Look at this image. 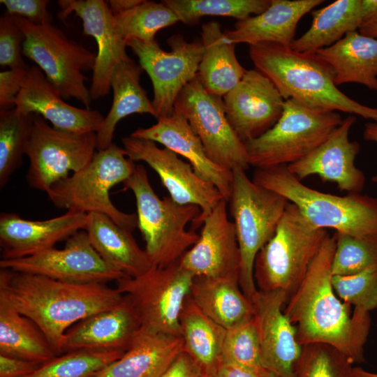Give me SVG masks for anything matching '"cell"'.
Instances as JSON below:
<instances>
[{
    "mask_svg": "<svg viewBox=\"0 0 377 377\" xmlns=\"http://www.w3.org/2000/svg\"><path fill=\"white\" fill-rule=\"evenodd\" d=\"M335 234L330 235L309 266L301 284L283 307L295 327L301 345H330L353 363L364 361V346L370 328L369 313L353 310L334 292L332 263Z\"/></svg>",
    "mask_w": 377,
    "mask_h": 377,
    "instance_id": "cell-1",
    "label": "cell"
},
{
    "mask_svg": "<svg viewBox=\"0 0 377 377\" xmlns=\"http://www.w3.org/2000/svg\"><path fill=\"white\" fill-rule=\"evenodd\" d=\"M104 283H76L46 276L0 270V300L31 319L56 355L63 353L66 331L78 321L112 308L124 299Z\"/></svg>",
    "mask_w": 377,
    "mask_h": 377,
    "instance_id": "cell-2",
    "label": "cell"
},
{
    "mask_svg": "<svg viewBox=\"0 0 377 377\" xmlns=\"http://www.w3.org/2000/svg\"><path fill=\"white\" fill-rule=\"evenodd\" d=\"M255 68L266 75L285 101L293 99L320 112L340 111L377 123V108L363 105L340 91L332 67L316 53H302L273 43L249 45Z\"/></svg>",
    "mask_w": 377,
    "mask_h": 377,
    "instance_id": "cell-3",
    "label": "cell"
},
{
    "mask_svg": "<svg viewBox=\"0 0 377 377\" xmlns=\"http://www.w3.org/2000/svg\"><path fill=\"white\" fill-rule=\"evenodd\" d=\"M252 181L285 197L317 228H332L355 237L377 235V198L317 191L296 178L287 165L256 168Z\"/></svg>",
    "mask_w": 377,
    "mask_h": 377,
    "instance_id": "cell-4",
    "label": "cell"
},
{
    "mask_svg": "<svg viewBox=\"0 0 377 377\" xmlns=\"http://www.w3.org/2000/svg\"><path fill=\"white\" fill-rule=\"evenodd\" d=\"M328 235L326 229L312 226L289 202L274 235L256 255L253 277L257 289L283 291L288 300Z\"/></svg>",
    "mask_w": 377,
    "mask_h": 377,
    "instance_id": "cell-5",
    "label": "cell"
},
{
    "mask_svg": "<svg viewBox=\"0 0 377 377\" xmlns=\"http://www.w3.org/2000/svg\"><path fill=\"white\" fill-rule=\"evenodd\" d=\"M123 184L124 190H130L135 196L138 228L153 265L165 267L179 261L199 238V234L188 230L186 226L198 219L200 209L177 203L170 196L160 198L140 164Z\"/></svg>",
    "mask_w": 377,
    "mask_h": 377,
    "instance_id": "cell-6",
    "label": "cell"
},
{
    "mask_svg": "<svg viewBox=\"0 0 377 377\" xmlns=\"http://www.w3.org/2000/svg\"><path fill=\"white\" fill-rule=\"evenodd\" d=\"M135 165L125 149L112 142L106 149L95 152L84 168L54 184L46 193L57 208L103 214L132 232L138 228L136 214L125 213L117 208L110 200V191L124 183Z\"/></svg>",
    "mask_w": 377,
    "mask_h": 377,
    "instance_id": "cell-7",
    "label": "cell"
},
{
    "mask_svg": "<svg viewBox=\"0 0 377 377\" xmlns=\"http://www.w3.org/2000/svg\"><path fill=\"white\" fill-rule=\"evenodd\" d=\"M232 172L228 199L240 253L239 282L251 302L258 292L253 266L257 253L274 235L289 201L254 183L245 170Z\"/></svg>",
    "mask_w": 377,
    "mask_h": 377,
    "instance_id": "cell-8",
    "label": "cell"
},
{
    "mask_svg": "<svg viewBox=\"0 0 377 377\" xmlns=\"http://www.w3.org/2000/svg\"><path fill=\"white\" fill-rule=\"evenodd\" d=\"M343 120L337 112H320L286 100L279 121L244 143L249 164L258 168L295 163L322 144Z\"/></svg>",
    "mask_w": 377,
    "mask_h": 377,
    "instance_id": "cell-9",
    "label": "cell"
},
{
    "mask_svg": "<svg viewBox=\"0 0 377 377\" xmlns=\"http://www.w3.org/2000/svg\"><path fill=\"white\" fill-rule=\"evenodd\" d=\"M13 16L25 37L23 55L36 64L63 98H75L89 108L92 99L83 71L94 69L96 53L68 38L52 23L35 24Z\"/></svg>",
    "mask_w": 377,
    "mask_h": 377,
    "instance_id": "cell-10",
    "label": "cell"
},
{
    "mask_svg": "<svg viewBox=\"0 0 377 377\" xmlns=\"http://www.w3.org/2000/svg\"><path fill=\"white\" fill-rule=\"evenodd\" d=\"M194 277L177 261L153 266L138 276H124L116 288L133 304L141 327L181 337L179 316Z\"/></svg>",
    "mask_w": 377,
    "mask_h": 377,
    "instance_id": "cell-11",
    "label": "cell"
},
{
    "mask_svg": "<svg viewBox=\"0 0 377 377\" xmlns=\"http://www.w3.org/2000/svg\"><path fill=\"white\" fill-rule=\"evenodd\" d=\"M174 110L187 119L214 163L231 172L249 168L246 145L227 119L223 97L208 92L198 75L180 91Z\"/></svg>",
    "mask_w": 377,
    "mask_h": 377,
    "instance_id": "cell-12",
    "label": "cell"
},
{
    "mask_svg": "<svg viewBox=\"0 0 377 377\" xmlns=\"http://www.w3.org/2000/svg\"><path fill=\"white\" fill-rule=\"evenodd\" d=\"M96 149V133H73L55 129L34 114L25 155L29 158L26 179L34 189L47 192L54 184L84 168Z\"/></svg>",
    "mask_w": 377,
    "mask_h": 377,
    "instance_id": "cell-13",
    "label": "cell"
},
{
    "mask_svg": "<svg viewBox=\"0 0 377 377\" xmlns=\"http://www.w3.org/2000/svg\"><path fill=\"white\" fill-rule=\"evenodd\" d=\"M170 52L164 51L154 40L126 41L138 57L139 64L149 76L153 86L152 105L157 119L170 116L176 98L182 89L198 75L203 54L202 41L188 42L183 36H170Z\"/></svg>",
    "mask_w": 377,
    "mask_h": 377,
    "instance_id": "cell-14",
    "label": "cell"
},
{
    "mask_svg": "<svg viewBox=\"0 0 377 377\" xmlns=\"http://www.w3.org/2000/svg\"><path fill=\"white\" fill-rule=\"evenodd\" d=\"M0 267L76 283H107L126 276L103 260L84 230L67 239L63 249L54 247L24 258L1 259Z\"/></svg>",
    "mask_w": 377,
    "mask_h": 377,
    "instance_id": "cell-15",
    "label": "cell"
},
{
    "mask_svg": "<svg viewBox=\"0 0 377 377\" xmlns=\"http://www.w3.org/2000/svg\"><path fill=\"white\" fill-rule=\"evenodd\" d=\"M123 148L132 161H143L158 175L170 197L183 205H196L201 211L193 223L197 228L212 212L223 195L210 182L201 179L191 165L182 160L168 148H160L156 143L128 136L122 139Z\"/></svg>",
    "mask_w": 377,
    "mask_h": 377,
    "instance_id": "cell-16",
    "label": "cell"
},
{
    "mask_svg": "<svg viewBox=\"0 0 377 377\" xmlns=\"http://www.w3.org/2000/svg\"><path fill=\"white\" fill-rule=\"evenodd\" d=\"M227 119L246 143L269 130L282 115L285 100L274 83L256 68L223 97Z\"/></svg>",
    "mask_w": 377,
    "mask_h": 377,
    "instance_id": "cell-17",
    "label": "cell"
},
{
    "mask_svg": "<svg viewBox=\"0 0 377 377\" xmlns=\"http://www.w3.org/2000/svg\"><path fill=\"white\" fill-rule=\"evenodd\" d=\"M57 3L61 8V19L75 14L82 22L84 34L95 39L98 52L89 92L92 100L105 96L111 89V77L115 66L130 58L126 53V42L115 25L107 1L59 0Z\"/></svg>",
    "mask_w": 377,
    "mask_h": 377,
    "instance_id": "cell-18",
    "label": "cell"
},
{
    "mask_svg": "<svg viewBox=\"0 0 377 377\" xmlns=\"http://www.w3.org/2000/svg\"><path fill=\"white\" fill-rule=\"evenodd\" d=\"M287 297L283 291L258 292L251 302L260 350L262 367L279 377H293L302 348L295 327L283 312Z\"/></svg>",
    "mask_w": 377,
    "mask_h": 377,
    "instance_id": "cell-19",
    "label": "cell"
},
{
    "mask_svg": "<svg viewBox=\"0 0 377 377\" xmlns=\"http://www.w3.org/2000/svg\"><path fill=\"white\" fill-rule=\"evenodd\" d=\"M227 203L221 199L204 219L197 242L179 260L194 276L239 278L240 253Z\"/></svg>",
    "mask_w": 377,
    "mask_h": 377,
    "instance_id": "cell-20",
    "label": "cell"
},
{
    "mask_svg": "<svg viewBox=\"0 0 377 377\" xmlns=\"http://www.w3.org/2000/svg\"><path fill=\"white\" fill-rule=\"evenodd\" d=\"M356 121L348 115L318 147L287 168L296 178L302 179L317 175L323 182L335 183L341 191L361 193L365 184L363 172L355 165L360 144L349 140V132Z\"/></svg>",
    "mask_w": 377,
    "mask_h": 377,
    "instance_id": "cell-21",
    "label": "cell"
},
{
    "mask_svg": "<svg viewBox=\"0 0 377 377\" xmlns=\"http://www.w3.org/2000/svg\"><path fill=\"white\" fill-rule=\"evenodd\" d=\"M14 108L25 115L41 116L55 129L80 133H96L105 117L96 110L80 108L66 103L37 66L29 67Z\"/></svg>",
    "mask_w": 377,
    "mask_h": 377,
    "instance_id": "cell-22",
    "label": "cell"
},
{
    "mask_svg": "<svg viewBox=\"0 0 377 377\" xmlns=\"http://www.w3.org/2000/svg\"><path fill=\"white\" fill-rule=\"evenodd\" d=\"M87 214L68 210L65 214L42 221L22 218L13 212L0 215L1 259L30 256L54 248L84 230Z\"/></svg>",
    "mask_w": 377,
    "mask_h": 377,
    "instance_id": "cell-23",
    "label": "cell"
},
{
    "mask_svg": "<svg viewBox=\"0 0 377 377\" xmlns=\"http://www.w3.org/2000/svg\"><path fill=\"white\" fill-rule=\"evenodd\" d=\"M131 137L158 142L184 157L195 173L203 180L214 184L228 201L232 181V172L214 163L207 156L204 147L191 128L187 119L179 112L165 117L148 128H138Z\"/></svg>",
    "mask_w": 377,
    "mask_h": 377,
    "instance_id": "cell-24",
    "label": "cell"
},
{
    "mask_svg": "<svg viewBox=\"0 0 377 377\" xmlns=\"http://www.w3.org/2000/svg\"><path fill=\"white\" fill-rule=\"evenodd\" d=\"M140 327L135 308L124 296L115 306L71 326L65 334L63 353L77 350L125 352Z\"/></svg>",
    "mask_w": 377,
    "mask_h": 377,
    "instance_id": "cell-25",
    "label": "cell"
},
{
    "mask_svg": "<svg viewBox=\"0 0 377 377\" xmlns=\"http://www.w3.org/2000/svg\"><path fill=\"white\" fill-rule=\"evenodd\" d=\"M323 0H271L262 13L237 21L234 29L224 31L231 43H273L290 47L301 18Z\"/></svg>",
    "mask_w": 377,
    "mask_h": 377,
    "instance_id": "cell-26",
    "label": "cell"
},
{
    "mask_svg": "<svg viewBox=\"0 0 377 377\" xmlns=\"http://www.w3.org/2000/svg\"><path fill=\"white\" fill-rule=\"evenodd\" d=\"M182 350L181 337L141 327L124 354L93 377H161Z\"/></svg>",
    "mask_w": 377,
    "mask_h": 377,
    "instance_id": "cell-27",
    "label": "cell"
},
{
    "mask_svg": "<svg viewBox=\"0 0 377 377\" xmlns=\"http://www.w3.org/2000/svg\"><path fill=\"white\" fill-rule=\"evenodd\" d=\"M84 230L103 260L125 276H140L154 266L132 232L119 226L108 216L88 213Z\"/></svg>",
    "mask_w": 377,
    "mask_h": 377,
    "instance_id": "cell-28",
    "label": "cell"
},
{
    "mask_svg": "<svg viewBox=\"0 0 377 377\" xmlns=\"http://www.w3.org/2000/svg\"><path fill=\"white\" fill-rule=\"evenodd\" d=\"M189 296L200 309L228 330L253 318V306L236 276H195Z\"/></svg>",
    "mask_w": 377,
    "mask_h": 377,
    "instance_id": "cell-29",
    "label": "cell"
},
{
    "mask_svg": "<svg viewBox=\"0 0 377 377\" xmlns=\"http://www.w3.org/2000/svg\"><path fill=\"white\" fill-rule=\"evenodd\" d=\"M316 53L332 67L337 86L358 83L377 91V38L352 31Z\"/></svg>",
    "mask_w": 377,
    "mask_h": 377,
    "instance_id": "cell-30",
    "label": "cell"
},
{
    "mask_svg": "<svg viewBox=\"0 0 377 377\" xmlns=\"http://www.w3.org/2000/svg\"><path fill=\"white\" fill-rule=\"evenodd\" d=\"M143 71L131 58L115 66L111 77L112 105L96 133L97 151L106 149L113 142L117 124L123 118L133 114H149L157 119L151 101L140 83Z\"/></svg>",
    "mask_w": 377,
    "mask_h": 377,
    "instance_id": "cell-31",
    "label": "cell"
},
{
    "mask_svg": "<svg viewBox=\"0 0 377 377\" xmlns=\"http://www.w3.org/2000/svg\"><path fill=\"white\" fill-rule=\"evenodd\" d=\"M369 10V0H337L311 11L310 28L295 39L290 48L302 53H316L348 33L358 31Z\"/></svg>",
    "mask_w": 377,
    "mask_h": 377,
    "instance_id": "cell-32",
    "label": "cell"
},
{
    "mask_svg": "<svg viewBox=\"0 0 377 377\" xmlns=\"http://www.w3.org/2000/svg\"><path fill=\"white\" fill-rule=\"evenodd\" d=\"M201 37L203 54L198 75L208 92L223 97L240 82L247 70L236 57V44L227 39L219 22L202 24Z\"/></svg>",
    "mask_w": 377,
    "mask_h": 377,
    "instance_id": "cell-33",
    "label": "cell"
},
{
    "mask_svg": "<svg viewBox=\"0 0 377 377\" xmlns=\"http://www.w3.org/2000/svg\"><path fill=\"white\" fill-rule=\"evenodd\" d=\"M183 350L209 377L221 364L226 329L214 322L188 295L179 316Z\"/></svg>",
    "mask_w": 377,
    "mask_h": 377,
    "instance_id": "cell-34",
    "label": "cell"
},
{
    "mask_svg": "<svg viewBox=\"0 0 377 377\" xmlns=\"http://www.w3.org/2000/svg\"><path fill=\"white\" fill-rule=\"evenodd\" d=\"M0 355L43 364L56 356L40 329L0 300Z\"/></svg>",
    "mask_w": 377,
    "mask_h": 377,
    "instance_id": "cell-35",
    "label": "cell"
},
{
    "mask_svg": "<svg viewBox=\"0 0 377 377\" xmlns=\"http://www.w3.org/2000/svg\"><path fill=\"white\" fill-rule=\"evenodd\" d=\"M34 114L25 115L15 108L0 110V187L22 163L32 131Z\"/></svg>",
    "mask_w": 377,
    "mask_h": 377,
    "instance_id": "cell-36",
    "label": "cell"
},
{
    "mask_svg": "<svg viewBox=\"0 0 377 377\" xmlns=\"http://www.w3.org/2000/svg\"><path fill=\"white\" fill-rule=\"evenodd\" d=\"M179 22L195 25L204 16H223L242 20L259 15L270 5L271 0H163Z\"/></svg>",
    "mask_w": 377,
    "mask_h": 377,
    "instance_id": "cell-37",
    "label": "cell"
},
{
    "mask_svg": "<svg viewBox=\"0 0 377 377\" xmlns=\"http://www.w3.org/2000/svg\"><path fill=\"white\" fill-rule=\"evenodd\" d=\"M113 16L125 42L131 39L153 41L159 30L179 22L175 13L162 1L146 0L126 12Z\"/></svg>",
    "mask_w": 377,
    "mask_h": 377,
    "instance_id": "cell-38",
    "label": "cell"
},
{
    "mask_svg": "<svg viewBox=\"0 0 377 377\" xmlns=\"http://www.w3.org/2000/svg\"><path fill=\"white\" fill-rule=\"evenodd\" d=\"M124 353L121 350H71L56 355L25 377H93Z\"/></svg>",
    "mask_w": 377,
    "mask_h": 377,
    "instance_id": "cell-39",
    "label": "cell"
},
{
    "mask_svg": "<svg viewBox=\"0 0 377 377\" xmlns=\"http://www.w3.org/2000/svg\"><path fill=\"white\" fill-rule=\"evenodd\" d=\"M353 364L330 345L305 344L294 365L293 377H355Z\"/></svg>",
    "mask_w": 377,
    "mask_h": 377,
    "instance_id": "cell-40",
    "label": "cell"
},
{
    "mask_svg": "<svg viewBox=\"0 0 377 377\" xmlns=\"http://www.w3.org/2000/svg\"><path fill=\"white\" fill-rule=\"evenodd\" d=\"M332 276L359 273L377 264V235L355 237L335 232Z\"/></svg>",
    "mask_w": 377,
    "mask_h": 377,
    "instance_id": "cell-41",
    "label": "cell"
},
{
    "mask_svg": "<svg viewBox=\"0 0 377 377\" xmlns=\"http://www.w3.org/2000/svg\"><path fill=\"white\" fill-rule=\"evenodd\" d=\"M221 364L265 371L261 365L260 344L253 318L226 330Z\"/></svg>",
    "mask_w": 377,
    "mask_h": 377,
    "instance_id": "cell-42",
    "label": "cell"
},
{
    "mask_svg": "<svg viewBox=\"0 0 377 377\" xmlns=\"http://www.w3.org/2000/svg\"><path fill=\"white\" fill-rule=\"evenodd\" d=\"M332 283L337 295L355 311L377 308V264L355 274L332 276Z\"/></svg>",
    "mask_w": 377,
    "mask_h": 377,
    "instance_id": "cell-43",
    "label": "cell"
},
{
    "mask_svg": "<svg viewBox=\"0 0 377 377\" xmlns=\"http://www.w3.org/2000/svg\"><path fill=\"white\" fill-rule=\"evenodd\" d=\"M24 35L8 13L0 18V65L10 68L27 66L22 59Z\"/></svg>",
    "mask_w": 377,
    "mask_h": 377,
    "instance_id": "cell-44",
    "label": "cell"
},
{
    "mask_svg": "<svg viewBox=\"0 0 377 377\" xmlns=\"http://www.w3.org/2000/svg\"><path fill=\"white\" fill-rule=\"evenodd\" d=\"M47 0H1L6 13L26 19L35 24H51L53 15L47 9Z\"/></svg>",
    "mask_w": 377,
    "mask_h": 377,
    "instance_id": "cell-45",
    "label": "cell"
},
{
    "mask_svg": "<svg viewBox=\"0 0 377 377\" xmlns=\"http://www.w3.org/2000/svg\"><path fill=\"white\" fill-rule=\"evenodd\" d=\"M29 66L0 72V110L15 108L17 96L22 89Z\"/></svg>",
    "mask_w": 377,
    "mask_h": 377,
    "instance_id": "cell-46",
    "label": "cell"
},
{
    "mask_svg": "<svg viewBox=\"0 0 377 377\" xmlns=\"http://www.w3.org/2000/svg\"><path fill=\"white\" fill-rule=\"evenodd\" d=\"M40 365L21 358L0 355V377H25Z\"/></svg>",
    "mask_w": 377,
    "mask_h": 377,
    "instance_id": "cell-47",
    "label": "cell"
},
{
    "mask_svg": "<svg viewBox=\"0 0 377 377\" xmlns=\"http://www.w3.org/2000/svg\"><path fill=\"white\" fill-rule=\"evenodd\" d=\"M161 377L207 376L193 360L182 350Z\"/></svg>",
    "mask_w": 377,
    "mask_h": 377,
    "instance_id": "cell-48",
    "label": "cell"
},
{
    "mask_svg": "<svg viewBox=\"0 0 377 377\" xmlns=\"http://www.w3.org/2000/svg\"><path fill=\"white\" fill-rule=\"evenodd\" d=\"M267 373V371H255L221 364L209 377H264Z\"/></svg>",
    "mask_w": 377,
    "mask_h": 377,
    "instance_id": "cell-49",
    "label": "cell"
},
{
    "mask_svg": "<svg viewBox=\"0 0 377 377\" xmlns=\"http://www.w3.org/2000/svg\"><path fill=\"white\" fill-rule=\"evenodd\" d=\"M358 31L362 35L377 38V0H370L369 11Z\"/></svg>",
    "mask_w": 377,
    "mask_h": 377,
    "instance_id": "cell-50",
    "label": "cell"
},
{
    "mask_svg": "<svg viewBox=\"0 0 377 377\" xmlns=\"http://www.w3.org/2000/svg\"><path fill=\"white\" fill-rule=\"evenodd\" d=\"M113 15L126 12L138 5L143 0H109L106 1Z\"/></svg>",
    "mask_w": 377,
    "mask_h": 377,
    "instance_id": "cell-51",
    "label": "cell"
},
{
    "mask_svg": "<svg viewBox=\"0 0 377 377\" xmlns=\"http://www.w3.org/2000/svg\"><path fill=\"white\" fill-rule=\"evenodd\" d=\"M363 138L365 140L374 142L377 143V123L376 122H368L365 124ZM371 180L373 182L377 183V173L372 177Z\"/></svg>",
    "mask_w": 377,
    "mask_h": 377,
    "instance_id": "cell-52",
    "label": "cell"
},
{
    "mask_svg": "<svg viewBox=\"0 0 377 377\" xmlns=\"http://www.w3.org/2000/svg\"><path fill=\"white\" fill-rule=\"evenodd\" d=\"M355 377H377V373L366 371L360 367H354Z\"/></svg>",
    "mask_w": 377,
    "mask_h": 377,
    "instance_id": "cell-53",
    "label": "cell"
},
{
    "mask_svg": "<svg viewBox=\"0 0 377 377\" xmlns=\"http://www.w3.org/2000/svg\"><path fill=\"white\" fill-rule=\"evenodd\" d=\"M264 377H279V376L274 374L267 372Z\"/></svg>",
    "mask_w": 377,
    "mask_h": 377,
    "instance_id": "cell-54",
    "label": "cell"
}]
</instances>
